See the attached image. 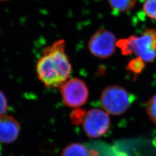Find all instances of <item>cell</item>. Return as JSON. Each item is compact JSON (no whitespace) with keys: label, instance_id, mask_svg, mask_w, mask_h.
<instances>
[{"label":"cell","instance_id":"cell-1","mask_svg":"<svg viewBox=\"0 0 156 156\" xmlns=\"http://www.w3.org/2000/svg\"><path fill=\"white\" fill-rule=\"evenodd\" d=\"M39 80L49 87H58L69 78L72 67L66 53V41L60 39L46 47L37 64Z\"/></svg>","mask_w":156,"mask_h":156},{"label":"cell","instance_id":"cell-2","mask_svg":"<svg viewBox=\"0 0 156 156\" xmlns=\"http://www.w3.org/2000/svg\"><path fill=\"white\" fill-rule=\"evenodd\" d=\"M117 47L124 56L134 53L145 62H153L156 57V30L146 28L140 36L118 39Z\"/></svg>","mask_w":156,"mask_h":156},{"label":"cell","instance_id":"cell-3","mask_svg":"<svg viewBox=\"0 0 156 156\" xmlns=\"http://www.w3.org/2000/svg\"><path fill=\"white\" fill-rule=\"evenodd\" d=\"M133 98L122 87L111 86L103 90L101 95V103L108 113L118 116L127 111Z\"/></svg>","mask_w":156,"mask_h":156},{"label":"cell","instance_id":"cell-4","mask_svg":"<svg viewBox=\"0 0 156 156\" xmlns=\"http://www.w3.org/2000/svg\"><path fill=\"white\" fill-rule=\"evenodd\" d=\"M117 39L114 33L106 28L97 30L88 41V49L95 57L105 59L113 56L117 48Z\"/></svg>","mask_w":156,"mask_h":156},{"label":"cell","instance_id":"cell-5","mask_svg":"<svg viewBox=\"0 0 156 156\" xmlns=\"http://www.w3.org/2000/svg\"><path fill=\"white\" fill-rule=\"evenodd\" d=\"M64 104L71 108H79L88 100L89 89L83 80L78 78L67 80L60 87Z\"/></svg>","mask_w":156,"mask_h":156},{"label":"cell","instance_id":"cell-6","mask_svg":"<svg viewBox=\"0 0 156 156\" xmlns=\"http://www.w3.org/2000/svg\"><path fill=\"white\" fill-rule=\"evenodd\" d=\"M84 130L90 138L102 136L110 127V118L106 111L93 109L86 112L82 120Z\"/></svg>","mask_w":156,"mask_h":156},{"label":"cell","instance_id":"cell-7","mask_svg":"<svg viewBox=\"0 0 156 156\" xmlns=\"http://www.w3.org/2000/svg\"><path fill=\"white\" fill-rule=\"evenodd\" d=\"M20 124L16 119L8 115L0 116V143L9 144L18 138Z\"/></svg>","mask_w":156,"mask_h":156},{"label":"cell","instance_id":"cell-8","mask_svg":"<svg viewBox=\"0 0 156 156\" xmlns=\"http://www.w3.org/2000/svg\"><path fill=\"white\" fill-rule=\"evenodd\" d=\"M62 156H93V154L91 150H89L85 145L74 143L63 149Z\"/></svg>","mask_w":156,"mask_h":156},{"label":"cell","instance_id":"cell-9","mask_svg":"<svg viewBox=\"0 0 156 156\" xmlns=\"http://www.w3.org/2000/svg\"><path fill=\"white\" fill-rule=\"evenodd\" d=\"M112 10L119 13L129 11L135 7L137 0H108Z\"/></svg>","mask_w":156,"mask_h":156},{"label":"cell","instance_id":"cell-10","mask_svg":"<svg viewBox=\"0 0 156 156\" xmlns=\"http://www.w3.org/2000/svg\"><path fill=\"white\" fill-rule=\"evenodd\" d=\"M145 67V62L139 57H136L129 61L127 64V69L135 75L140 74Z\"/></svg>","mask_w":156,"mask_h":156},{"label":"cell","instance_id":"cell-11","mask_svg":"<svg viewBox=\"0 0 156 156\" xmlns=\"http://www.w3.org/2000/svg\"><path fill=\"white\" fill-rule=\"evenodd\" d=\"M143 11L146 16L156 21V0H145Z\"/></svg>","mask_w":156,"mask_h":156},{"label":"cell","instance_id":"cell-12","mask_svg":"<svg viewBox=\"0 0 156 156\" xmlns=\"http://www.w3.org/2000/svg\"><path fill=\"white\" fill-rule=\"evenodd\" d=\"M146 109L151 122L156 124V94L152 96L148 100Z\"/></svg>","mask_w":156,"mask_h":156},{"label":"cell","instance_id":"cell-13","mask_svg":"<svg viewBox=\"0 0 156 156\" xmlns=\"http://www.w3.org/2000/svg\"><path fill=\"white\" fill-rule=\"evenodd\" d=\"M8 109V104L5 95L0 90V116L6 114Z\"/></svg>","mask_w":156,"mask_h":156},{"label":"cell","instance_id":"cell-14","mask_svg":"<svg viewBox=\"0 0 156 156\" xmlns=\"http://www.w3.org/2000/svg\"><path fill=\"white\" fill-rule=\"evenodd\" d=\"M9 1V0H0V1Z\"/></svg>","mask_w":156,"mask_h":156}]
</instances>
